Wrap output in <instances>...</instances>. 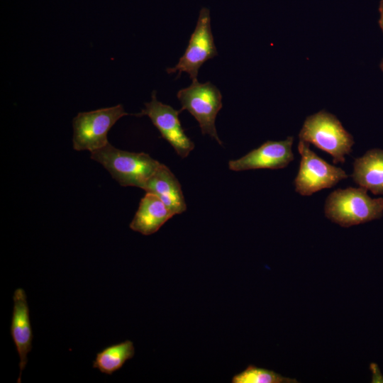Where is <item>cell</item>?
Returning a JSON list of instances; mask_svg holds the SVG:
<instances>
[{
	"mask_svg": "<svg viewBox=\"0 0 383 383\" xmlns=\"http://www.w3.org/2000/svg\"><path fill=\"white\" fill-rule=\"evenodd\" d=\"M367 192L362 187L334 190L325 201L326 217L345 228L382 218L383 198H371Z\"/></svg>",
	"mask_w": 383,
	"mask_h": 383,
	"instance_id": "1",
	"label": "cell"
},
{
	"mask_svg": "<svg viewBox=\"0 0 383 383\" xmlns=\"http://www.w3.org/2000/svg\"><path fill=\"white\" fill-rule=\"evenodd\" d=\"M91 158L102 165L121 186L143 189L162 164L147 153L119 150L110 143L91 152Z\"/></svg>",
	"mask_w": 383,
	"mask_h": 383,
	"instance_id": "2",
	"label": "cell"
},
{
	"mask_svg": "<svg viewBox=\"0 0 383 383\" xmlns=\"http://www.w3.org/2000/svg\"><path fill=\"white\" fill-rule=\"evenodd\" d=\"M299 138V140L312 144L331 155L334 164H343L345 156L352 152L355 143L353 135L344 128L338 118L325 110L305 119Z\"/></svg>",
	"mask_w": 383,
	"mask_h": 383,
	"instance_id": "3",
	"label": "cell"
},
{
	"mask_svg": "<svg viewBox=\"0 0 383 383\" xmlns=\"http://www.w3.org/2000/svg\"><path fill=\"white\" fill-rule=\"evenodd\" d=\"M128 114L121 104L79 113L72 121L73 148L92 152L105 147L109 143L107 134L110 129Z\"/></svg>",
	"mask_w": 383,
	"mask_h": 383,
	"instance_id": "4",
	"label": "cell"
},
{
	"mask_svg": "<svg viewBox=\"0 0 383 383\" xmlns=\"http://www.w3.org/2000/svg\"><path fill=\"white\" fill-rule=\"evenodd\" d=\"M177 96L181 110H187L194 117L201 133L209 135L223 145L215 126L216 116L223 106L219 89L211 82L199 83L196 79L189 87L180 89Z\"/></svg>",
	"mask_w": 383,
	"mask_h": 383,
	"instance_id": "5",
	"label": "cell"
},
{
	"mask_svg": "<svg viewBox=\"0 0 383 383\" xmlns=\"http://www.w3.org/2000/svg\"><path fill=\"white\" fill-rule=\"evenodd\" d=\"M309 143L299 140L297 146L301 155L297 174L294 180L295 192L301 196H311L323 189L335 186L348 175L340 167L329 164L309 148Z\"/></svg>",
	"mask_w": 383,
	"mask_h": 383,
	"instance_id": "6",
	"label": "cell"
},
{
	"mask_svg": "<svg viewBox=\"0 0 383 383\" xmlns=\"http://www.w3.org/2000/svg\"><path fill=\"white\" fill-rule=\"evenodd\" d=\"M216 55L218 52L211 32L210 11L203 7L183 55L174 67L167 69V72H178L177 78L182 72H187L192 80L196 79L200 67Z\"/></svg>",
	"mask_w": 383,
	"mask_h": 383,
	"instance_id": "7",
	"label": "cell"
},
{
	"mask_svg": "<svg viewBox=\"0 0 383 383\" xmlns=\"http://www.w3.org/2000/svg\"><path fill=\"white\" fill-rule=\"evenodd\" d=\"M181 111V109L175 110L171 106L159 101L156 91H153L151 101L145 103V109L135 115L148 116L161 136L172 146L177 154L181 158H185L194 150V143L182 127L179 118Z\"/></svg>",
	"mask_w": 383,
	"mask_h": 383,
	"instance_id": "8",
	"label": "cell"
},
{
	"mask_svg": "<svg viewBox=\"0 0 383 383\" xmlns=\"http://www.w3.org/2000/svg\"><path fill=\"white\" fill-rule=\"evenodd\" d=\"M293 141L292 136H288L284 140H267L242 157L230 160L228 167L235 172L283 169L294 159L292 152Z\"/></svg>",
	"mask_w": 383,
	"mask_h": 383,
	"instance_id": "9",
	"label": "cell"
},
{
	"mask_svg": "<svg viewBox=\"0 0 383 383\" xmlns=\"http://www.w3.org/2000/svg\"><path fill=\"white\" fill-rule=\"evenodd\" d=\"M13 301L10 331L20 360V372L17 379V382L20 383L22 372L28 362L27 355L32 350L33 332L27 296L22 288L15 290Z\"/></svg>",
	"mask_w": 383,
	"mask_h": 383,
	"instance_id": "10",
	"label": "cell"
},
{
	"mask_svg": "<svg viewBox=\"0 0 383 383\" xmlns=\"http://www.w3.org/2000/svg\"><path fill=\"white\" fill-rule=\"evenodd\" d=\"M175 214L156 195L146 192L131 222V230L144 235L156 233Z\"/></svg>",
	"mask_w": 383,
	"mask_h": 383,
	"instance_id": "11",
	"label": "cell"
},
{
	"mask_svg": "<svg viewBox=\"0 0 383 383\" xmlns=\"http://www.w3.org/2000/svg\"><path fill=\"white\" fill-rule=\"evenodd\" d=\"M143 189L158 196L175 215L187 210L179 182L162 163L147 182Z\"/></svg>",
	"mask_w": 383,
	"mask_h": 383,
	"instance_id": "12",
	"label": "cell"
},
{
	"mask_svg": "<svg viewBox=\"0 0 383 383\" xmlns=\"http://www.w3.org/2000/svg\"><path fill=\"white\" fill-rule=\"evenodd\" d=\"M351 177L360 187L383 195V150L371 149L355 158Z\"/></svg>",
	"mask_w": 383,
	"mask_h": 383,
	"instance_id": "13",
	"label": "cell"
},
{
	"mask_svg": "<svg viewBox=\"0 0 383 383\" xmlns=\"http://www.w3.org/2000/svg\"><path fill=\"white\" fill-rule=\"evenodd\" d=\"M135 348L132 341L127 340L104 348L96 354L93 367L101 372L111 375L120 370L125 362L133 358Z\"/></svg>",
	"mask_w": 383,
	"mask_h": 383,
	"instance_id": "14",
	"label": "cell"
},
{
	"mask_svg": "<svg viewBox=\"0 0 383 383\" xmlns=\"http://www.w3.org/2000/svg\"><path fill=\"white\" fill-rule=\"evenodd\" d=\"M232 383H296L295 379L289 378L273 370L250 365L243 372L235 374Z\"/></svg>",
	"mask_w": 383,
	"mask_h": 383,
	"instance_id": "15",
	"label": "cell"
},
{
	"mask_svg": "<svg viewBox=\"0 0 383 383\" xmlns=\"http://www.w3.org/2000/svg\"><path fill=\"white\" fill-rule=\"evenodd\" d=\"M379 11L380 14L379 24L380 28L382 29L383 32V0H381L379 2Z\"/></svg>",
	"mask_w": 383,
	"mask_h": 383,
	"instance_id": "16",
	"label": "cell"
},
{
	"mask_svg": "<svg viewBox=\"0 0 383 383\" xmlns=\"http://www.w3.org/2000/svg\"><path fill=\"white\" fill-rule=\"evenodd\" d=\"M379 67H380L381 70H382V72H383V58H382V60H381V62H380V64H379Z\"/></svg>",
	"mask_w": 383,
	"mask_h": 383,
	"instance_id": "17",
	"label": "cell"
}]
</instances>
